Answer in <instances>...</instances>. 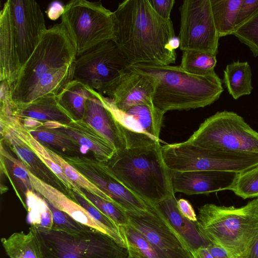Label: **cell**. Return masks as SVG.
I'll list each match as a JSON object with an SVG mask.
<instances>
[{
    "mask_svg": "<svg viewBox=\"0 0 258 258\" xmlns=\"http://www.w3.org/2000/svg\"><path fill=\"white\" fill-rule=\"evenodd\" d=\"M92 95V89L73 79L63 87L56 98L59 104L76 119H83L87 101Z\"/></svg>",
    "mask_w": 258,
    "mask_h": 258,
    "instance_id": "cell-23",
    "label": "cell"
},
{
    "mask_svg": "<svg viewBox=\"0 0 258 258\" xmlns=\"http://www.w3.org/2000/svg\"><path fill=\"white\" fill-rule=\"evenodd\" d=\"M46 202L52 215V227L74 231L85 230L92 228L78 222L67 214L57 209L47 201Z\"/></svg>",
    "mask_w": 258,
    "mask_h": 258,
    "instance_id": "cell-37",
    "label": "cell"
},
{
    "mask_svg": "<svg viewBox=\"0 0 258 258\" xmlns=\"http://www.w3.org/2000/svg\"><path fill=\"white\" fill-rule=\"evenodd\" d=\"M177 204L178 208L182 215L190 221H198L197 216L195 211L187 200L180 199L177 201Z\"/></svg>",
    "mask_w": 258,
    "mask_h": 258,
    "instance_id": "cell-41",
    "label": "cell"
},
{
    "mask_svg": "<svg viewBox=\"0 0 258 258\" xmlns=\"http://www.w3.org/2000/svg\"><path fill=\"white\" fill-rule=\"evenodd\" d=\"M164 162L170 171L243 172L258 166V154L225 152L205 148L187 141L162 146Z\"/></svg>",
    "mask_w": 258,
    "mask_h": 258,
    "instance_id": "cell-8",
    "label": "cell"
},
{
    "mask_svg": "<svg viewBox=\"0 0 258 258\" xmlns=\"http://www.w3.org/2000/svg\"><path fill=\"white\" fill-rule=\"evenodd\" d=\"M200 229L233 257L243 256L258 239V198L245 205L202 206L197 216Z\"/></svg>",
    "mask_w": 258,
    "mask_h": 258,
    "instance_id": "cell-4",
    "label": "cell"
},
{
    "mask_svg": "<svg viewBox=\"0 0 258 258\" xmlns=\"http://www.w3.org/2000/svg\"><path fill=\"white\" fill-rule=\"evenodd\" d=\"M13 112L20 118H29L43 122L67 123L76 119L59 104L55 95L44 96L29 103H15Z\"/></svg>",
    "mask_w": 258,
    "mask_h": 258,
    "instance_id": "cell-22",
    "label": "cell"
},
{
    "mask_svg": "<svg viewBox=\"0 0 258 258\" xmlns=\"http://www.w3.org/2000/svg\"><path fill=\"white\" fill-rule=\"evenodd\" d=\"M61 17L77 56L113 38V12L100 2L70 1L64 6Z\"/></svg>",
    "mask_w": 258,
    "mask_h": 258,
    "instance_id": "cell-9",
    "label": "cell"
},
{
    "mask_svg": "<svg viewBox=\"0 0 258 258\" xmlns=\"http://www.w3.org/2000/svg\"><path fill=\"white\" fill-rule=\"evenodd\" d=\"M28 208V220L31 226L51 228L53 226L52 215L47 202L37 195L32 190L25 192Z\"/></svg>",
    "mask_w": 258,
    "mask_h": 258,
    "instance_id": "cell-30",
    "label": "cell"
},
{
    "mask_svg": "<svg viewBox=\"0 0 258 258\" xmlns=\"http://www.w3.org/2000/svg\"><path fill=\"white\" fill-rule=\"evenodd\" d=\"M187 141L225 152L258 154V132L242 116L227 110L205 119Z\"/></svg>",
    "mask_w": 258,
    "mask_h": 258,
    "instance_id": "cell-7",
    "label": "cell"
},
{
    "mask_svg": "<svg viewBox=\"0 0 258 258\" xmlns=\"http://www.w3.org/2000/svg\"><path fill=\"white\" fill-rule=\"evenodd\" d=\"M216 30L220 37L231 35L235 29L242 0H210Z\"/></svg>",
    "mask_w": 258,
    "mask_h": 258,
    "instance_id": "cell-27",
    "label": "cell"
},
{
    "mask_svg": "<svg viewBox=\"0 0 258 258\" xmlns=\"http://www.w3.org/2000/svg\"><path fill=\"white\" fill-rule=\"evenodd\" d=\"M155 11L162 18L170 20V14L175 3V0H150Z\"/></svg>",
    "mask_w": 258,
    "mask_h": 258,
    "instance_id": "cell-40",
    "label": "cell"
},
{
    "mask_svg": "<svg viewBox=\"0 0 258 258\" xmlns=\"http://www.w3.org/2000/svg\"><path fill=\"white\" fill-rule=\"evenodd\" d=\"M251 71L247 61H233L224 70L223 82L229 94L234 99L251 94Z\"/></svg>",
    "mask_w": 258,
    "mask_h": 258,
    "instance_id": "cell-24",
    "label": "cell"
},
{
    "mask_svg": "<svg viewBox=\"0 0 258 258\" xmlns=\"http://www.w3.org/2000/svg\"><path fill=\"white\" fill-rule=\"evenodd\" d=\"M125 212L129 224L145 236L158 258H193L187 246L154 205L147 210Z\"/></svg>",
    "mask_w": 258,
    "mask_h": 258,
    "instance_id": "cell-12",
    "label": "cell"
},
{
    "mask_svg": "<svg viewBox=\"0 0 258 258\" xmlns=\"http://www.w3.org/2000/svg\"><path fill=\"white\" fill-rule=\"evenodd\" d=\"M233 258H243V257L242 256H236V257H234Z\"/></svg>",
    "mask_w": 258,
    "mask_h": 258,
    "instance_id": "cell-48",
    "label": "cell"
},
{
    "mask_svg": "<svg viewBox=\"0 0 258 258\" xmlns=\"http://www.w3.org/2000/svg\"><path fill=\"white\" fill-rule=\"evenodd\" d=\"M3 246L10 258H43L35 236L29 232H15L2 238Z\"/></svg>",
    "mask_w": 258,
    "mask_h": 258,
    "instance_id": "cell-25",
    "label": "cell"
},
{
    "mask_svg": "<svg viewBox=\"0 0 258 258\" xmlns=\"http://www.w3.org/2000/svg\"><path fill=\"white\" fill-rule=\"evenodd\" d=\"M86 176L125 211L147 210L153 205L142 200L125 187L104 163L96 162L92 164Z\"/></svg>",
    "mask_w": 258,
    "mask_h": 258,
    "instance_id": "cell-17",
    "label": "cell"
},
{
    "mask_svg": "<svg viewBox=\"0 0 258 258\" xmlns=\"http://www.w3.org/2000/svg\"><path fill=\"white\" fill-rule=\"evenodd\" d=\"M105 163L121 183L149 204L175 195L160 141L116 151Z\"/></svg>",
    "mask_w": 258,
    "mask_h": 258,
    "instance_id": "cell-3",
    "label": "cell"
},
{
    "mask_svg": "<svg viewBox=\"0 0 258 258\" xmlns=\"http://www.w3.org/2000/svg\"><path fill=\"white\" fill-rule=\"evenodd\" d=\"M124 112L135 119L146 134L160 141V133L165 113L155 106L153 102L138 104Z\"/></svg>",
    "mask_w": 258,
    "mask_h": 258,
    "instance_id": "cell-26",
    "label": "cell"
},
{
    "mask_svg": "<svg viewBox=\"0 0 258 258\" xmlns=\"http://www.w3.org/2000/svg\"><path fill=\"white\" fill-rule=\"evenodd\" d=\"M113 15L112 40L130 66L175 62L176 51L169 46L175 36L171 20L160 17L150 0H125Z\"/></svg>",
    "mask_w": 258,
    "mask_h": 258,
    "instance_id": "cell-1",
    "label": "cell"
},
{
    "mask_svg": "<svg viewBox=\"0 0 258 258\" xmlns=\"http://www.w3.org/2000/svg\"><path fill=\"white\" fill-rule=\"evenodd\" d=\"M191 254L193 258H213L206 247H201Z\"/></svg>",
    "mask_w": 258,
    "mask_h": 258,
    "instance_id": "cell-44",
    "label": "cell"
},
{
    "mask_svg": "<svg viewBox=\"0 0 258 258\" xmlns=\"http://www.w3.org/2000/svg\"><path fill=\"white\" fill-rule=\"evenodd\" d=\"M129 68L155 79L152 102L165 113L210 105L224 91L222 80L215 72L200 76L188 73L179 66L149 63H138Z\"/></svg>",
    "mask_w": 258,
    "mask_h": 258,
    "instance_id": "cell-2",
    "label": "cell"
},
{
    "mask_svg": "<svg viewBox=\"0 0 258 258\" xmlns=\"http://www.w3.org/2000/svg\"><path fill=\"white\" fill-rule=\"evenodd\" d=\"M29 230L43 258H128L126 247L92 228L74 231L31 226Z\"/></svg>",
    "mask_w": 258,
    "mask_h": 258,
    "instance_id": "cell-5",
    "label": "cell"
},
{
    "mask_svg": "<svg viewBox=\"0 0 258 258\" xmlns=\"http://www.w3.org/2000/svg\"><path fill=\"white\" fill-rule=\"evenodd\" d=\"M247 45L254 57L258 56V10L232 33Z\"/></svg>",
    "mask_w": 258,
    "mask_h": 258,
    "instance_id": "cell-35",
    "label": "cell"
},
{
    "mask_svg": "<svg viewBox=\"0 0 258 258\" xmlns=\"http://www.w3.org/2000/svg\"><path fill=\"white\" fill-rule=\"evenodd\" d=\"M26 169L32 189L44 197L52 206L67 214L78 222L109 235L107 230L97 222L77 202L36 176L28 168Z\"/></svg>",
    "mask_w": 258,
    "mask_h": 258,
    "instance_id": "cell-21",
    "label": "cell"
},
{
    "mask_svg": "<svg viewBox=\"0 0 258 258\" xmlns=\"http://www.w3.org/2000/svg\"><path fill=\"white\" fill-rule=\"evenodd\" d=\"M10 7L18 54L22 67L47 28L42 11L37 2L10 0Z\"/></svg>",
    "mask_w": 258,
    "mask_h": 258,
    "instance_id": "cell-13",
    "label": "cell"
},
{
    "mask_svg": "<svg viewBox=\"0 0 258 258\" xmlns=\"http://www.w3.org/2000/svg\"><path fill=\"white\" fill-rule=\"evenodd\" d=\"M64 10V7L58 3L52 4L48 9L47 14L50 19L55 20L61 16Z\"/></svg>",
    "mask_w": 258,
    "mask_h": 258,
    "instance_id": "cell-43",
    "label": "cell"
},
{
    "mask_svg": "<svg viewBox=\"0 0 258 258\" xmlns=\"http://www.w3.org/2000/svg\"><path fill=\"white\" fill-rule=\"evenodd\" d=\"M92 92L86 103L83 119L112 144L116 151L127 148L121 125L103 102L100 93L93 89Z\"/></svg>",
    "mask_w": 258,
    "mask_h": 258,
    "instance_id": "cell-20",
    "label": "cell"
},
{
    "mask_svg": "<svg viewBox=\"0 0 258 258\" xmlns=\"http://www.w3.org/2000/svg\"><path fill=\"white\" fill-rule=\"evenodd\" d=\"M180 42L178 37L175 36L170 41L169 43V46L170 48L173 50H175L176 49L179 47Z\"/></svg>",
    "mask_w": 258,
    "mask_h": 258,
    "instance_id": "cell-46",
    "label": "cell"
},
{
    "mask_svg": "<svg viewBox=\"0 0 258 258\" xmlns=\"http://www.w3.org/2000/svg\"><path fill=\"white\" fill-rule=\"evenodd\" d=\"M45 147L50 156L60 166L65 175L69 179L86 191L114 203L105 193L67 162L64 158L54 152L53 150L46 146Z\"/></svg>",
    "mask_w": 258,
    "mask_h": 258,
    "instance_id": "cell-31",
    "label": "cell"
},
{
    "mask_svg": "<svg viewBox=\"0 0 258 258\" xmlns=\"http://www.w3.org/2000/svg\"><path fill=\"white\" fill-rule=\"evenodd\" d=\"M21 68L14 33L10 0H7L0 12L1 82H6L10 88Z\"/></svg>",
    "mask_w": 258,
    "mask_h": 258,
    "instance_id": "cell-19",
    "label": "cell"
},
{
    "mask_svg": "<svg viewBox=\"0 0 258 258\" xmlns=\"http://www.w3.org/2000/svg\"><path fill=\"white\" fill-rule=\"evenodd\" d=\"M43 127L64 135L76 142L85 154L91 151L95 159L106 162L115 153L114 146L83 119H77L67 123L56 121L43 122Z\"/></svg>",
    "mask_w": 258,
    "mask_h": 258,
    "instance_id": "cell-15",
    "label": "cell"
},
{
    "mask_svg": "<svg viewBox=\"0 0 258 258\" xmlns=\"http://www.w3.org/2000/svg\"><path fill=\"white\" fill-rule=\"evenodd\" d=\"M230 190L243 199L258 197V166L238 173Z\"/></svg>",
    "mask_w": 258,
    "mask_h": 258,
    "instance_id": "cell-33",
    "label": "cell"
},
{
    "mask_svg": "<svg viewBox=\"0 0 258 258\" xmlns=\"http://www.w3.org/2000/svg\"><path fill=\"white\" fill-rule=\"evenodd\" d=\"M243 258H258V239L248 249Z\"/></svg>",
    "mask_w": 258,
    "mask_h": 258,
    "instance_id": "cell-45",
    "label": "cell"
},
{
    "mask_svg": "<svg viewBox=\"0 0 258 258\" xmlns=\"http://www.w3.org/2000/svg\"><path fill=\"white\" fill-rule=\"evenodd\" d=\"M237 174L220 171H170V177L174 193L194 195L230 190Z\"/></svg>",
    "mask_w": 258,
    "mask_h": 258,
    "instance_id": "cell-16",
    "label": "cell"
},
{
    "mask_svg": "<svg viewBox=\"0 0 258 258\" xmlns=\"http://www.w3.org/2000/svg\"><path fill=\"white\" fill-rule=\"evenodd\" d=\"M1 133L2 136L9 142L23 163H25L26 167L34 169L36 163L35 154L27 145L17 135L7 127H1Z\"/></svg>",
    "mask_w": 258,
    "mask_h": 258,
    "instance_id": "cell-36",
    "label": "cell"
},
{
    "mask_svg": "<svg viewBox=\"0 0 258 258\" xmlns=\"http://www.w3.org/2000/svg\"><path fill=\"white\" fill-rule=\"evenodd\" d=\"M126 247L142 258H158L145 236L130 224L120 227Z\"/></svg>",
    "mask_w": 258,
    "mask_h": 258,
    "instance_id": "cell-32",
    "label": "cell"
},
{
    "mask_svg": "<svg viewBox=\"0 0 258 258\" xmlns=\"http://www.w3.org/2000/svg\"><path fill=\"white\" fill-rule=\"evenodd\" d=\"M84 191L86 199L119 227L129 225L125 211L116 204L87 191Z\"/></svg>",
    "mask_w": 258,
    "mask_h": 258,
    "instance_id": "cell-34",
    "label": "cell"
},
{
    "mask_svg": "<svg viewBox=\"0 0 258 258\" xmlns=\"http://www.w3.org/2000/svg\"><path fill=\"white\" fill-rule=\"evenodd\" d=\"M177 36L182 51L194 50L216 56L220 38L216 30L210 0H185L179 8Z\"/></svg>",
    "mask_w": 258,
    "mask_h": 258,
    "instance_id": "cell-11",
    "label": "cell"
},
{
    "mask_svg": "<svg viewBox=\"0 0 258 258\" xmlns=\"http://www.w3.org/2000/svg\"><path fill=\"white\" fill-rule=\"evenodd\" d=\"M130 65L112 40L76 57L74 79L103 95Z\"/></svg>",
    "mask_w": 258,
    "mask_h": 258,
    "instance_id": "cell-10",
    "label": "cell"
},
{
    "mask_svg": "<svg viewBox=\"0 0 258 258\" xmlns=\"http://www.w3.org/2000/svg\"><path fill=\"white\" fill-rule=\"evenodd\" d=\"M216 55L208 52L185 50L182 51L179 67L183 71L194 75L205 76L215 72Z\"/></svg>",
    "mask_w": 258,
    "mask_h": 258,
    "instance_id": "cell-29",
    "label": "cell"
},
{
    "mask_svg": "<svg viewBox=\"0 0 258 258\" xmlns=\"http://www.w3.org/2000/svg\"><path fill=\"white\" fill-rule=\"evenodd\" d=\"M175 195L153 205L155 209L175 232L192 253L201 247L207 248L213 243L200 229L198 221L185 218L179 210Z\"/></svg>",
    "mask_w": 258,
    "mask_h": 258,
    "instance_id": "cell-18",
    "label": "cell"
},
{
    "mask_svg": "<svg viewBox=\"0 0 258 258\" xmlns=\"http://www.w3.org/2000/svg\"><path fill=\"white\" fill-rule=\"evenodd\" d=\"M1 157L5 159L11 167L13 174L24 184L26 190H32V188L27 170L23 163L16 159L8 153L3 147L2 144L1 146Z\"/></svg>",
    "mask_w": 258,
    "mask_h": 258,
    "instance_id": "cell-38",
    "label": "cell"
},
{
    "mask_svg": "<svg viewBox=\"0 0 258 258\" xmlns=\"http://www.w3.org/2000/svg\"><path fill=\"white\" fill-rule=\"evenodd\" d=\"M76 57L75 48L61 22L47 28L10 88L12 100L16 104L24 103L41 78L74 63Z\"/></svg>",
    "mask_w": 258,
    "mask_h": 258,
    "instance_id": "cell-6",
    "label": "cell"
},
{
    "mask_svg": "<svg viewBox=\"0 0 258 258\" xmlns=\"http://www.w3.org/2000/svg\"><path fill=\"white\" fill-rule=\"evenodd\" d=\"M27 129L40 143H45L60 151L66 156H77L81 153L80 146L76 142L61 134L43 126Z\"/></svg>",
    "mask_w": 258,
    "mask_h": 258,
    "instance_id": "cell-28",
    "label": "cell"
},
{
    "mask_svg": "<svg viewBox=\"0 0 258 258\" xmlns=\"http://www.w3.org/2000/svg\"><path fill=\"white\" fill-rule=\"evenodd\" d=\"M257 10L258 0H242L237 15L235 29L245 22Z\"/></svg>",
    "mask_w": 258,
    "mask_h": 258,
    "instance_id": "cell-39",
    "label": "cell"
},
{
    "mask_svg": "<svg viewBox=\"0 0 258 258\" xmlns=\"http://www.w3.org/2000/svg\"><path fill=\"white\" fill-rule=\"evenodd\" d=\"M128 252H129L128 258H142L141 256L137 255L136 254L134 253V252H133L131 251L128 250Z\"/></svg>",
    "mask_w": 258,
    "mask_h": 258,
    "instance_id": "cell-47",
    "label": "cell"
},
{
    "mask_svg": "<svg viewBox=\"0 0 258 258\" xmlns=\"http://www.w3.org/2000/svg\"><path fill=\"white\" fill-rule=\"evenodd\" d=\"M207 249L213 258H233L227 250L218 244L212 243Z\"/></svg>",
    "mask_w": 258,
    "mask_h": 258,
    "instance_id": "cell-42",
    "label": "cell"
},
{
    "mask_svg": "<svg viewBox=\"0 0 258 258\" xmlns=\"http://www.w3.org/2000/svg\"><path fill=\"white\" fill-rule=\"evenodd\" d=\"M155 85L153 77L129 68L104 94L117 109L124 112L138 104L152 102Z\"/></svg>",
    "mask_w": 258,
    "mask_h": 258,
    "instance_id": "cell-14",
    "label": "cell"
}]
</instances>
